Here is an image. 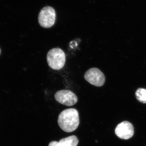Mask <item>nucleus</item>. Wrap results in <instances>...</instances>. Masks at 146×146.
I'll return each mask as SVG.
<instances>
[{
  "mask_svg": "<svg viewBox=\"0 0 146 146\" xmlns=\"http://www.w3.org/2000/svg\"><path fill=\"white\" fill-rule=\"evenodd\" d=\"M58 123L60 128L64 131L72 132L77 128L79 125L78 111L74 108L63 110L58 116Z\"/></svg>",
  "mask_w": 146,
  "mask_h": 146,
  "instance_id": "1",
  "label": "nucleus"
},
{
  "mask_svg": "<svg viewBox=\"0 0 146 146\" xmlns=\"http://www.w3.org/2000/svg\"><path fill=\"white\" fill-rule=\"evenodd\" d=\"M47 60L49 67L54 70H59L64 67L66 60L65 52L60 48H54L49 51Z\"/></svg>",
  "mask_w": 146,
  "mask_h": 146,
  "instance_id": "2",
  "label": "nucleus"
},
{
  "mask_svg": "<svg viewBox=\"0 0 146 146\" xmlns=\"http://www.w3.org/2000/svg\"><path fill=\"white\" fill-rule=\"evenodd\" d=\"M55 20V11L51 7H44L39 13L38 21L39 25L45 28H49L53 26Z\"/></svg>",
  "mask_w": 146,
  "mask_h": 146,
  "instance_id": "3",
  "label": "nucleus"
},
{
  "mask_svg": "<svg viewBox=\"0 0 146 146\" xmlns=\"http://www.w3.org/2000/svg\"><path fill=\"white\" fill-rule=\"evenodd\" d=\"M84 77L89 83L98 87L102 86L105 82L104 74L97 68L89 69L84 74Z\"/></svg>",
  "mask_w": 146,
  "mask_h": 146,
  "instance_id": "4",
  "label": "nucleus"
},
{
  "mask_svg": "<svg viewBox=\"0 0 146 146\" xmlns=\"http://www.w3.org/2000/svg\"><path fill=\"white\" fill-rule=\"evenodd\" d=\"M54 98L59 103L69 106L75 104L78 101L76 94L72 91L67 90L58 91L55 94Z\"/></svg>",
  "mask_w": 146,
  "mask_h": 146,
  "instance_id": "5",
  "label": "nucleus"
},
{
  "mask_svg": "<svg viewBox=\"0 0 146 146\" xmlns=\"http://www.w3.org/2000/svg\"><path fill=\"white\" fill-rule=\"evenodd\" d=\"M115 133L119 138L127 140L133 136L134 128L131 123L124 121L117 126L115 129Z\"/></svg>",
  "mask_w": 146,
  "mask_h": 146,
  "instance_id": "6",
  "label": "nucleus"
},
{
  "mask_svg": "<svg viewBox=\"0 0 146 146\" xmlns=\"http://www.w3.org/2000/svg\"><path fill=\"white\" fill-rule=\"evenodd\" d=\"M59 143L62 146H77L78 140L76 136H72L61 139Z\"/></svg>",
  "mask_w": 146,
  "mask_h": 146,
  "instance_id": "7",
  "label": "nucleus"
},
{
  "mask_svg": "<svg viewBox=\"0 0 146 146\" xmlns=\"http://www.w3.org/2000/svg\"><path fill=\"white\" fill-rule=\"evenodd\" d=\"M136 99L143 104H146V89L140 88L137 89L135 93Z\"/></svg>",
  "mask_w": 146,
  "mask_h": 146,
  "instance_id": "8",
  "label": "nucleus"
},
{
  "mask_svg": "<svg viewBox=\"0 0 146 146\" xmlns=\"http://www.w3.org/2000/svg\"><path fill=\"white\" fill-rule=\"evenodd\" d=\"M48 146H62L59 143V142H56V141H52L50 142Z\"/></svg>",
  "mask_w": 146,
  "mask_h": 146,
  "instance_id": "9",
  "label": "nucleus"
},
{
  "mask_svg": "<svg viewBox=\"0 0 146 146\" xmlns=\"http://www.w3.org/2000/svg\"><path fill=\"white\" fill-rule=\"evenodd\" d=\"M1 49H0V54H1Z\"/></svg>",
  "mask_w": 146,
  "mask_h": 146,
  "instance_id": "10",
  "label": "nucleus"
}]
</instances>
